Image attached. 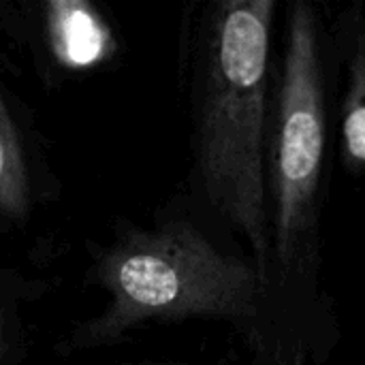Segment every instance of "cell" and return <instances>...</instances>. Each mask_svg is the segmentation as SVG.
I'll return each instance as SVG.
<instances>
[{
    "label": "cell",
    "mask_w": 365,
    "mask_h": 365,
    "mask_svg": "<svg viewBox=\"0 0 365 365\" xmlns=\"http://www.w3.org/2000/svg\"><path fill=\"white\" fill-rule=\"evenodd\" d=\"M342 154L351 171L365 169V30L357 32L342 107Z\"/></svg>",
    "instance_id": "cell-6"
},
{
    "label": "cell",
    "mask_w": 365,
    "mask_h": 365,
    "mask_svg": "<svg viewBox=\"0 0 365 365\" xmlns=\"http://www.w3.org/2000/svg\"><path fill=\"white\" fill-rule=\"evenodd\" d=\"M96 278L109 306L73 334L77 349L113 344L145 321L255 319L265 284L255 265L225 255L188 222L126 235L103 252Z\"/></svg>",
    "instance_id": "cell-2"
},
{
    "label": "cell",
    "mask_w": 365,
    "mask_h": 365,
    "mask_svg": "<svg viewBox=\"0 0 365 365\" xmlns=\"http://www.w3.org/2000/svg\"><path fill=\"white\" fill-rule=\"evenodd\" d=\"M2 349H4V344H2V340H0V355H2Z\"/></svg>",
    "instance_id": "cell-7"
},
{
    "label": "cell",
    "mask_w": 365,
    "mask_h": 365,
    "mask_svg": "<svg viewBox=\"0 0 365 365\" xmlns=\"http://www.w3.org/2000/svg\"><path fill=\"white\" fill-rule=\"evenodd\" d=\"M30 210V182L17 128L0 94V216L26 218Z\"/></svg>",
    "instance_id": "cell-5"
},
{
    "label": "cell",
    "mask_w": 365,
    "mask_h": 365,
    "mask_svg": "<svg viewBox=\"0 0 365 365\" xmlns=\"http://www.w3.org/2000/svg\"><path fill=\"white\" fill-rule=\"evenodd\" d=\"M274 0L218 2L203 32L195 160L218 214L240 231L267 282L274 259L265 182L267 73Z\"/></svg>",
    "instance_id": "cell-1"
},
{
    "label": "cell",
    "mask_w": 365,
    "mask_h": 365,
    "mask_svg": "<svg viewBox=\"0 0 365 365\" xmlns=\"http://www.w3.org/2000/svg\"><path fill=\"white\" fill-rule=\"evenodd\" d=\"M47 30L56 58L71 68H88L101 62L111 43L105 24L83 2H53Z\"/></svg>",
    "instance_id": "cell-4"
},
{
    "label": "cell",
    "mask_w": 365,
    "mask_h": 365,
    "mask_svg": "<svg viewBox=\"0 0 365 365\" xmlns=\"http://www.w3.org/2000/svg\"><path fill=\"white\" fill-rule=\"evenodd\" d=\"M319 21L310 4L295 2L287 26L269 152L272 246L291 267L314 231L327 141Z\"/></svg>",
    "instance_id": "cell-3"
}]
</instances>
